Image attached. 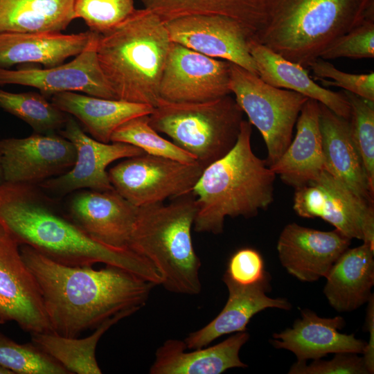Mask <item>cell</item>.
I'll return each instance as SVG.
<instances>
[{"label":"cell","mask_w":374,"mask_h":374,"mask_svg":"<svg viewBox=\"0 0 374 374\" xmlns=\"http://www.w3.org/2000/svg\"><path fill=\"white\" fill-rule=\"evenodd\" d=\"M0 224L17 242L45 257L72 267L112 265L128 271L155 285L162 278L145 258L128 248L97 242L64 211L58 199L38 185L0 184Z\"/></svg>","instance_id":"obj_1"},{"label":"cell","mask_w":374,"mask_h":374,"mask_svg":"<svg viewBox=\"0 0 374 374\" xmlns=\"http://www.w3.org/2000/svg\"><path fill=\"white\" fill-rule=\"evenodd\" d=\"M21 257L37 283L53 332L77 337L114 314L141 308L155 286L123 269L72 267L56 262L27 245Z\"/></svg>","instance_id":"obj_2"},{"label":"cell","mask_w":374,"mask_h":374,"mask_svg":"<svg viewBox=\"0 0 374 374\" xmlns=\"http://www.w3.org/2000/svg\"><path fill=\"white\" fill-rule=\"evenodd\" d=\"M251 133L252 125L243 120L232 149L204 168L192 192L196 232L221 233L226 217H255L272 204L276 175L253 152Z\"/></svg>","instance_id":"obj_3"},{"label":"cell","mask_w":374,"mask_h":374,"mask_svg":"<svg viewBox=\"0 0 374 374\" xmlns=\"http://www.w3.org/2000/svg\"><path fill=\"white\" fill-rule=\"evenodd\" d=\"M170 43L165 23L145 8L98 34V62L118 100L156 106Z\"/></svg>","instance_id":"obj_4"},{"label":"cell","mask_w":374,"mask_h":374,"mask_svg":"<svg viewBox=\"0 0 374 374\" xmlns=\"http://www.w3.org/2000/svg\"><path fill=\"white\" fill-rule=\"evenodd\" d=\"M373 17L374 0H269L253 39L307 69L338 38Z\"/></svg>","instance_id":"obj_5"},{"label":"cell","mask_w":374,"mask_h":374,"mask_svg":"<svg viewBox=\"0 0 374 374\" xmlns=\"http://www.w3.org/2000/svg\"><path fill=\"white\" fill-rule=\"evenodd\" d=\"M196 213L192 193L168 204L138 207L127 247L154 266L161 285L169 292L188 295L201 292V260L191 237Z\"/></svg>","instance_id":"obj_6"},{"label":"cell","mask_w":374,"mask_h":374,"mask_svg":"<svg viewBox=\"0 0 374 374\" xmlns=\"http://www.w3.org/2000/svg\"><path fill=\"white\" fill-rule=\"evenodd\" d=\"M243 116L230 95L199 103L159 98L148 121L154 130L168 136L205 168L234 146Z\"/></svg>","instance_id":"obj_7"},{"label":"cell","mask_w":374,"mask_h":374,"mask_svg":"<svg viewBox=\"0 0 374 374\" xmlns=\"http://www.w3.org/2000/svg\"><path fill=\"white\" fill-rule=\"evenodd\" d=\"M229 89L249 121L265 141L269 166L283 155L292 141L293 130L308 98L265 82L258 75L231 63Z\"/></svg>","instance_id":"obj_8"},{"label":"cell","mask_w":374,"mask_h":374,"mask_svg":"<svg viewBox=\"0 0 374 374\" xmlns=\"http://www.w3.org/2000/svg\"><path fill=\"white\" fill-rule=\"evenodd\" d=\"M204 167L146 153L125 158L108 171L114 189L136 207L192 193Z\"/></svg>","instance_id":"obj_9"},{"label":"cell","mask_w":374,"mask_h":374,"mask_svg":"<svg viewBox=\"0 0 374 374\" xmlns=\"http://www.w3.org/2000/svg\"><path fill=\"white\" fill-rule=\"evenodd\" d=\"M293 209L303 217H320L349 239L374 247L373 204L360 197L327 171L295 188Z\"/></svg>","instance_id":"obj_10"},{"label":"cell","mask_w":374,"mask_h":374,"mask_svg":"<svg viewBox=\"0 0 374 374\" xmlns=\"http://www.w3.org/2000/svg\"><path fill=\"white\" fill-rule=\"evenodd\" d=\"M231 62L211 57L171 42L163 66L159 98L199 103L230 95Z\"/></svg>","instance_id":"obj_11"},{"label":"cell","mask_w":374,"mask_h":374,"mask_svg":"<svg viewBox=\"0 0 374 374\" xmlns=\"http://www.w3.org/2000/svg\"><path fill=\"white\" fill-rule=\"evenodd\" d=\"M59 132L74 145L76 149L75 163L66 172L38 185L57 198L81 189L113 190L107 166L116 160L145 153L132 145L121 142L103 143L89 137L72 116H69Z\"/></svg>","instance_id":"obj_12"},{"label":"cell","mask_w":374,"mask_h":374,"mask_svg":"<svg viewBox=\"0 0 374 374\" xmlns=\"http://www.w3.org/2000/svg\"><path fill=\"white\" fill-rule=\"evenodd\" d=\"M0 312L23 330L52 332L41 294L24 262L20 246L0 224Z\"/></svg>","instance_id":"obj_13"},{"label":"cell","mask_w":374,"mask_h":374,"mask_svg":"<svg viewBox=\"0 0 374 374\" xmlns=\"http://www.w3.org/2000/svg\"><path fill=\"white\" fill-rule=\"evenodd\" d=\"M4 182L39 185L69 171L76 149L55 133H35L25 138L0 140Z\"/></svg>","instance_id":"obj_14"},{"label":"cell","mask_w":374,"mask_h":374,"mask_svg":"<svg viewBox=\"0 0 374 374\" xmlns=\"http://www.w3.org/2000/svg\"><path fill=\"white\" fill-rule=\"evenodd\" d=\"M164 23L171 42L258 75L248 45L253 37L237 21L222 15H194Z\"/></svg>","instance_id":"obj_15"},{"label":"cell","mask_w":374,"mask_h":374,"mask_svg":"<svg viewBox=\"0 0 374 374\" xmlns=\"http://www.w3.org/2000/svg\"><path fill=\"white\" fill-rule=\"evenodd\" d=\"M98 34L94 33L86 48L71 62L46 69H8L0 67V86L19 84L35 87L46 97L64 91L117 99L100 66L97 52Z\"/></svg>","instance_id":"obj_16"},{"label":"cell","mask_w":374,"mask_h":374,"mask_svg":"<svg viewBox=\"0 0 374 374\" xmlns=\"http://www.w3.org/2000/svg\"><path fill=\"white\" fill-rule=\"evenodd\" d=\"M138 207L114 189H81L71 193L66 212L89 237L105 245L127 248Z\"/></svg>","instance_id":"obj_17"},{"label":"cell","mask_w":374,"mask_h":374,"mask_svg":"<svg viewBox=\"0 0 374 374\" xmlns=\"http://www.w3.org/2000/svg\"><path fill=\"white\" fill-rule=\"evenodd\" d=\"M350 240L336 229L323 231L292 222L280 233L277 251L289 274L300 280L314 282L326 276Z\"/></svg>","instance_id":"obj_18"},{"label":"cell","mask_w":374,"mask_h":374,"mask_svg":"<svg viewBox=\"0 0 374 374\" xmlns=\"http://www.w3.org/2000/svg\"><path fill=\"white\" fill-rule=\"evenodd\" d=\"M345 326L341 317L323 318L310 310H302L301 318L292 328L274 333L271 344L277 349L292 352L299 363L318 359L330 353L363 354L366 343L355 334L339 332Z\"/></svg>","instance_id":"obj_19"},{"label":"cell","mask_w":374,"mask_h":374,"mask_svg":"<svg viewBox=\"0 0 374 374\" xmlns=\"http://www.w3.org/2000/svg\"><path fill=\"white\" fill-rule=\"evenodd\" d=\"M270 276L252 285H240L224 274L222 280L227 287L229 297L222 311L207 325L190 332L184 339L188 350L206 346L227 334L245 331L250 319L258 312L269 308L289 310L291 303L283 298H271Z\"/></svg>","instance_id":"obj_20"},{"label":"cell","mask_w":374,"mask_h":374,"mask_svg":"<svg viewBox=\"0 0 374 374\" xmlns=\"http://www.w3.org/2000/svg\"><path fill=\"white\" fill-rule=\"evenodd\" d=\"M249 334L235 332L222 342L204 348L187 349L184 341L167 339L155 353L150 374H220L232 368H245L239 353Z\"/></svg>","instance_id":"obj_21"},{"label":"cell","mask_w":374,"mask_h":374,"mask_svg":"<svg viewBox=\"0 0 374 374\" xmlns=\"http://www.w3.org/2000/svg\"><path fill=\"white\" fill-rule=\"evenodd\" d=\"M296 127L294 139L280 159L269 166L283 182L294 189L317 179L325 170L319 102L307 100Z\"/></svg>","instance_id":"obj_22"},{"label":"cell","mask_w":374,"mask_h":374,"mask_svg":"<svg viewBox=\"0 0 374 374\" xmlns=\"http://www.w3.org/2000/svg\"><path fill=\"white\" fill-rule=\"evenodd\" d=\"M319 126L325 170L357 195L373 204L374 192L351 139L349 120L319 103Z\"/></svg>","instance_id":"obj_23"},{"label":"cell","mask_w":374,"mask_h":374,"mask_svg":"<svg viewBox=\"0 0 374 374\" xmlns=\"http://www.w3.org/2000/svg\"><path fill=\"white\" fill-rule=\"evenodd\" d=\"M248 45L258 76L265 82L314 99L349 120L350 106L344 91L335 92L317 84L301 65L284 58L253 38Z\"/></svg>","instance_id":"obj_24"},{"label":"cell","mask_w":374,"mask_h":374,"mask_svg":"<svg viewBox=\"0 0 374 374\" xmlns=\"http://www.w3.org/2000/svg\"><path fill=\"white\" fill-rule=\"evenodd\" d=\"M94 33H1L0 67L37 63L46 67L63 64L77 56L89 44Z\"/></svg>","instance_id":"obj_25"},{"label":"cell","mask_w":374,"mask_h":374,"mask_svg":"<svg viewBox=\"0 0 374 374\" xmlns=\"http://www.w3.org/2000/svg\"><path fill=\"white\" fill-rule=\"evenodd\" d=\"M323 293L339 312L355 310L373 295L374 247L364 243L348 248L335 262L326 276Z\"/></svg>","instance_id":"obj_26"},{"label":"cell","mask_w":374,"mask_h":374,"mask_svg":"<svg viewBox=\"0 0 374 374\" xmlns=\"http://www.w3.org/2000/svg\"><path fill=\"white\" fill-rule=\"evenodd\" d=\"M51 103L59 109L75 117L93 139L111 142L113 132L134 117L150 115L153 107L118 99H107L73 91L53 94Z\"/></svg>","instance_id":"obj_27"},{"label":"cell","mask_w":374,"mask_h":374,"mask_svg":"<svg viewBox=\"0 0 374 374\" xmlns=\"http://www.w3.org/2000/svg\"><path fill=\"white\" fill-rule=\"evenodd\" d=\"M144 8L163 22L180 17L207 15L231 18L254 38L264 26L269 0H141Z\"/></svg>","instance_id":"obj_28"},{"label":"cell","mask_w":374,"mask_h":374,"mask_svg":"<svg viewBox=\"0 0 374 374\" xmlns=\"http://www.w3.org/2000/svg\"><path fill=\"white\" fill-rule=\"evenodd\" d=\"M73 8L74 0H0V33H61Z\"/></svg>","instance_id":"obj_29"},{"label":"cell","mask_w":374,"mask_h":374,"mask_svg":"<svg viewBox=\"0 0 374 374\" xmlns=\"http://www.w3.org/2000/svg\"><path fill=\"white\" fill-rule=\"evenodd\" d=\"M140 308L123 310L109 318L84 338L66 337L55 332L30 334L32 342L63 366L71 374H100L96 350L101 337L112 326Z\"/></svg>","instance_id":"obj_30"},{"label":"cell","mask_w":374,"mask_h":374,"mask_svg":"<svg viewBox=\"0 0 374 374\" xmlns=\"http://www.w3.org/2000/svg\"><path fill=\"white\" fill-rule=\"evenodd\" d=\"M0 109L22 120L39 134L61 130L69 118L44 96L35 92L12 93L0 89Z\"/></svg>","instance_id":"obj_31"},{"label":"cell","mask_w":374,"mask_h":374,"mask_svg":"<svg viewBox=\"0 0 374 374\" xmlns=\"http://www.w3.org/2000/svg\"><path fill=\"white\" fill-rule=\"evenodd\" d=\"M111 142L132 145L153 156L184 163L197 161L192 154L161 136L150 125L148 115L134 117L120 125L113 132Z\"/></svg>","instance_id":"obj_32"},{"label":"cell","mask_w":374,"mask_h":374,"mask_svg":"<svg viewBox=\"0 0 374 374\" xmlns=\"http://www.w3.org/2000/svg\"><path fill=\"white\" fill-rule=\"evenodd\" d=\"M0 365L14 374H71L32 341L19 344L1 331Z\"/></svg>","instance_id":"obj_33"},{"label":"cell","mask_w":374,"mask_h":374,"mask_svg":"<svg viewBox=\"0 0 374 374\" xmlns=\"http://www.w3.org/2000/svg\"><path fill=\"white\" fill-rule=\"evenodd\" d=\"M344 93L350 106V136L374 192V102L347 91Z\"/></svg>","instance_id":"obj_34"},{"label":"cell","mask_w":374,"mask_h":374,"mask_svg":"<svg viewBox=\"0 0 374 374\" xmlns=\"http://www.w3.org/2000/svg\"><path fill=\"white\" fill-rule=\"evenodd\" d=\"M75 18L98 34L116 26L136 10L134 0H74Z\"/></svg>","instance_id":"obj_35"},{"label":"cell","mask_w":374,"mask_h":374,"mask_svg":"<svg viewBox=\"0 0 374 374\" xmlns=\"http://www.w3.org/2000/svg\"><path fill=\"white\" fill-rule=\"evenodd\" d=\"M340 57H374V17L369 18L338 38L321 55L328 60Z\"/></svg>","instance_id":"obj_36"},{"label":"cell","mask_w":374,"mask_h":374,"mask_svg":"<svg viewBox=\"0 0 374 374\" xmlns=\"http://www.w3.org/2000/svg\"><path fill=\"white\" fill-rule=\"evenodd\" d=\"M323 86L341 87L366 100L374 102V73L354 74L341 71L328 60L318 58L310 66Z\"/></svg>","instance_id":"obj_37"},{"label":"cell","mask_w":374,"mask_h":374,"mask_svg":"<svg viewBox=\"0 0 374 374\" xmlns=\"http://www.w3.org/2000/svg\"><path fill=\"white\" fill-rule=\"evenodd\" d=\"M224 275L238 285L247 286L262 281L269 274L265 270L262 257L258 251L242 248L229 258Z\"/></svg>","instance_id":"obj_38"},{"label":"cell","mask_w":374,"mask_h":374,"mask_svg":"<svg viewBox=\"0 0 374 374\" xmlns=\"http://www.w3.org/2000/svg\"><path fill=\"white\" fill-rule=\"evenodd\" d=\"M289 374H368L363 357L357 353H339L330 360L314 359L310 364H294Z\"/></svg>","instance_id":"obj_39"},{"label":"cell","mask_w":374,"mask_h":374,"mask_svg":"<svg viewBox=\"0 0 374 374\" xmlns=\"http://www.w3.org/2000/svg\"><path fill=\"white\" fill-rule=\"evenodd\" d=\"M366 316V330L369 332V340L366 343L363 359L368 373L374 371V299L373 295L370 298Z\"/></svg>","instance_id":"obj_40"},{"label":"cell","mask_w":374,"mask_h":374,"mask_svg":"<svg viewBox=\"0 0 374 374\" xmlns=\"http://www.w3.org/2000/svg\"><path fill=\"white\" fill-rule=\"evenodd\" d=\"M0 374H14V373L9 369L0 365Z\"/></svg>","instance_id":"obj_41"},{"label":"cell","mask_w":374,"mask_h":374,"mask_svg":"<svg viewBox=\"0 0 374 374\" xmlns=\"http://www.w3.org/2000/svg\"><path fill=\"white\" fill-rule=\"evenodd\" d=\"M3 182H4V178H3V174L1 154H0V184H3Z\"/></svg>","instance_id":"obj_42"},{"label":"cell","mask_w":374,"mask_h":374,"mask_svg":"<svg viewBox=\"0 0 374 374\" xmlns=\"http://www.w3.org/2000/svg\"><path fill=\"white\" fill-rule=\"evenodd\" d=\"M6 322V319H4L3 316L0 312V324H3Z\"/></svg>","instance_id":"obj_43"}]
</instances>
